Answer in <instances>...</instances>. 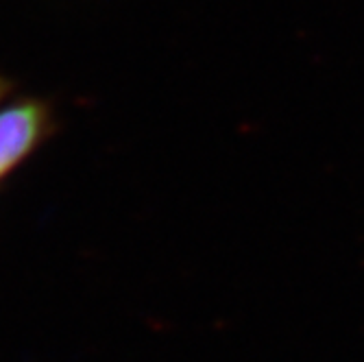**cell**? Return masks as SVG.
I'll list each match as a JSON object with an SVG mask.
<instances>
[{
  "mask_svg": "<svg viewBox=\"0 0 364 362\" xmlns=\"http://www.w3.org/2000/svg\"><path fill=\"white\" fill-rule=\"evenodd\" d=\"M48 122V107L42 101L26 98L0 110V179L44 140Z\"/></svg>",
  "mask_w": 364,
  "mask_h": 362,
  "instance_id": "1",
  "label": "cell"
},
{
  "mask_svg": "<svg viewBox=\"0 0 364 362\" xmlns=\"http://www.w3.org/2000/svg\"><path fill=\"white\" fill-rule=\"evenodd\" d=\"M9 92H11V83L5 77H0V101H5Z\"/></svg>",
  "mask_w": 364,
  "mask_h": 362,
  "instance_id": "2",
  "label": "cell"
}]
</instances>
